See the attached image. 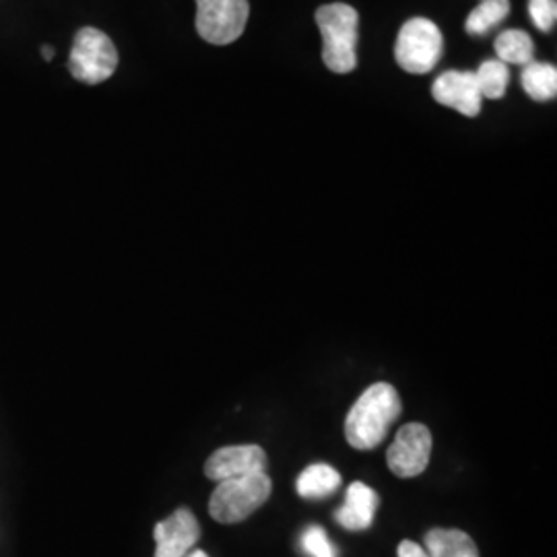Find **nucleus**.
<instances>
[{
  "instance_id": "f8f14e48",
  "label": "nucleus",
  "mask_w": 557,
  "mask_h": 557,
  "mask_svg": "<svg viewBox=\"0 0 557 557\" xmlns=\"http://www.w3.org/2000/svg\"><path fill=\"white\" fill-rule=\"evenodd\" d=\"M430 557H479L475 541L458 529H434L425 535Z\"/></svg>"
},
{
  "instance_id": "20e7f679",
  "label": "nucleus",
  "mask_w": 557,
  "mask_h": 557,
  "mask_svg": "<svg viewBox=\"0 0 557 557\" xmlns=\"http://www.w3.org/2000/svg\"><path fill=\"white\" fill-rule=\"evenodd\" d=\"M444 52V38L438 25L425 17L409 20L398 32L395 59L398 66L411 75L434 71Z\"/></svg>"
},
{
  "instance_id": "423d86ee",
  "label": "nucleus",
  "mask_w": 557,
  "mask_h": 557,
  "mask_svg": "<svg viewBox=\"0 0 557 557\" xmlns=\"http://www.w3.org/2000/svg\"><path fill=\"white\" fill-rule=\"evenodd\" d=\"M197 32L213 46H227L238 40L246 29L250 4L248 0H195Z\"/></svg>"
},
{
  "instance_id": "9b49d317",
  "label": "nucleus",
  "mask_w": 557,
  "mask_h": 557,
  "mask_svg": "<svg viewBox=\"0 0 557 557\" xmlns=\"http://www.w3.org/2000/svg\"><path fill=\"white\" fill-rule=\"evenodd\" d=\"M379 506V494L366 483L356 481L347 487L345 502L335 512V520L347 531H366L372 527Z\"/></svg>"
},
{
  "instance_id": "a211bd4d",
  "label": "nucleus",
  "mask_w": 557,
  "mask_h": 557,
  "mask_svg": "<svg viewBox=\"0 0 557 557\" xmlns=\"http://www.w3.org/2000/svg\"><path fill=\"white\" fill-rule=\"evenodd\" d=\"M301 549L310 557H337V549L326 537L322 527H308L299 539Z\"/></svg>"
},
{
  "instance_id": "ddd939ff",
  "label": "nucleus",
  "mask_w": 557,
  "mask_h": 557,
  "mask_svg": "<svg viewBox=\"0 0 557 557\" xmlns=\"http://www.w3.org/2000/svg\"><path fill=\"white\" fill-rule=\"evenodd\" d=\"M338 487H341V475H338L337 469H333L331 465H324V462H317V465H310L308 469H304L298 478V483H296L299 496L308 499L326 498V496L335 494Z\"/></svg>"
},
{
  "instance_id": "2eb2a0df",
  "label": "nucleus",
  "mask_w": 557,
  "mask_h": 557,
  "mask_svg": "<svg viewBox=\"0 0 557 557\" xmlns=\"http://www.w3.org/2000/svg\"><path fill=\"white\" fill-rule=\"evenodd\" d=\"M496 54L504 64L527 66L533 62L535 41L522 29H506L496 38Z\"/></svg>"
},
{
  "instance_id": "4be33fe9",
  "label": "nucleus",
  "mask_w": 557,
  "mask_h": 557,
  "mask_svg": "<svg viewBox=\"0 0 557 557\" xmlns=\"http://www.w3.org/2000/svg\"><path fill=\"white\" fill-rule=\"evenodd\" d=\"M184 557H209L205 552H200V549H193L190 554H186Z\"/></svg>"
},
{
  "instance_id": "aec40b11",
  "label": "nucleus",
  "mask_w": 557,
  "mask_h": 557,
  "mask_svg": "<svg viewBox=\"0 0 557 557\" xmlns=\"http://www.w3.org/2000/svg\"><path fill=\"white\" fill-rule=\"evenodd\" d=\"M398 557H430L423 547H419L413 541H403L397 547Z\"/></svg>"
},
{
  "instance_id": "6e6552de",
  "label": "nucleus",
  "mask_w": 557,
  "mask_h": 557,
  "mask_svg": "<svg viewBox=\"0 0 557 557\" xmlns=\"http://www.w3.org/2000/svg\"><path fill=\"white\" fill-rule=\"evenodd\" d=\"M267 455L257 444L223 446L205 462V475L213 481L246 478L252 473H264Z\"/></svg>"
},
{
  "instance_id": "9d476101",
  "label": "nucleus",
  "mask_w": 557,
  "mask_h": 557,
  "mask_svg": "<svg viewBox=\"0 0 557 557\" xmlns=\"http://www.w3.org/2000/svg\"><path fill=\"white\" fill-rule=\"evenodd\" d=\"M432 96L434 100L455 108L462 116L475 119L481 112V91H479L475 73L471 71H448L440 75L438 79L432 85Z\"/></svg>"
},
{
  "instance_id": "dca6fc26",
  "label": "nucleus",
  "mask_w": 557,
  "mask_h": 557,
  "mask_svg": "<svg viewBox=\"0 0 557 557\" xmlns=\"http://www.w3.org/2000/svg\"><path fill=\"white\" fill-rule=\"evenodd\" d=\"M510 0H481L465 21V29L471 36H485L508 17Z\"/></svg>"
},
{
  "instance_id": "f03ea898",
  "label": "nucleus",
  "mask_w": 557,
  "mask_h": 557,
  "mask_svg": "<svg viewBox=\"0 0 557 557\" xmlns=\"http://www.w3.org/2000/svg\"><path fill=\"white\" fill-rule=\"evenodd\" d=\"M322 34V60L329 71L347 75L358 66V11L351 4L333 2L320 7L314 15Z\"/></svg>"
},
{
  "instance_id": "f257e3e1",
  "label": "nucleus",
  "mask_w": 557,
  "mask_h": 557,
  "mask_svg": "<svg viewBox=\"0 0 557 557\" xmlns=\"http://www.w3.org/2000/svg\"><path fill=\"white\" fill-rule=\"evenodd\" d=\"M403 411L397 388L388 382H376L361 393L345 419V438L351 448L374 450L386 438L391 425Z\"/></svg>"
},
{
  "instance_id": "1a4fd4ad",
  "label": "nucleus",
  "mask_w": 557,
  "mask_h": 557,
  "mask_svg": "<svg viewBox=\"0 0 557 557\" xmlns=\"http://www.w3.org/2000/svg\"><path fill=\"white\" fill-rule=\"evenodd\" d=\"M153 537L158 543L156 557H184L199 543V520L188 508H178L172 517L158 522Z\"/></svg>"
},
{
  "instance_id": "0eeeda50",
  "label": "nucleus",
  "mask_w": 557,
  "mask_h": 557,
  "mask_svg": "<svg viewBox=\"0 0 557 557\" xmlns=\"http://www.w3.org/2000/svg\"><path fill=\"white\" fill-rule=\"evenodd\" d=\"M432 457V432L423 423H407L386 453L388 469L400 479L421 475Z\"/></svg>"
},
{
  "instance_id": "7ed1b4c3",
  "label": "nucleus",
  "mask_w": 557,
  "mask_h": 557,
  "mask_svg": "<svg viewBox=\"0 0 557 557\" xmlns=\"http://www.w3.org/2000/svg\"><path fill=\"white\" fill-rule=\"evenodd\" d=\"M273 490L271 478L264 473H252L246 478L220 481L209 499V512L221 524H236L269 499Z\"/></svg>"
},
{
  "instance_id": "4468645a",
  "label": "nucleus",
  "mask_w": 557,
  "mask_h": 557,
  "mask_svg": "<svg viewBox=\"0 0 557 557\" xmlns=\"http://www.w3.org/2000/svg\"><path fill=\"white\" fill-rule=\"evenodd\" d=\"M522 87L531 100H554L557 96L556 66L547 62H529L522 71Z\"/></svg>"
},
{
  "instance_id": "f3484780",
  "label": "nucleus",
  "mask_w": 557,
  "mask_h": 557,
  "mask_svg": "<svg viewBox=\"0 0 557 557\" xmlns=\"http://www.w3.org/2000/svg\"><path fill=\"white\" fill-rule=\"evenodd\" d=\"M475 79H478L481 98L502 100L510 83V69L499 60H485L479 66Z\"/></svg>"
},
{
  "instance_id": "39448f33",
  "label": "nucleus",
  "mask_w": 557,
  "mask_h": 557,
  "mask_svg": "<svg viewBox=\"0 0 557 557\" xmlns=\"http://www.w3.org/2000/svg\"><path fill=\"white\" fill-rule=\"evenodd\" d=\"M116 46L103 32L96 27H83L77 32L69 59V71L75 79L87 85H100L116 73Z\"/></svg>"
},
{
  "instance_id": "412c9836",
  "label": "nucleus",
  "mask_w": 557,
  "mask_h": 557,
  "mask_svg": "<svg viewBox=\"0 0 557 557\" xmlns=\"http://www.w3.org/2000/svg\"><path fill=\"white\" fill-rule=\"evenodd\" d=\"M41 57L46 60L52 59L54 57V50L50 48V46H44V50H41Z\"/></svg>"
},
{
  "instance_id": "6ab92c4d",
  "label": "nucleus",
  "mask_w": 557,
  "mask_h": 557,
  "mask_svg": "<svg viewBox=\"0 0 557 557\" xmlns=\"http://www.w3.org/2000/svg\"><path fill=\"white\" fill-rule=\"evenodd\" d=\"M529 15L539 32H552L557 21L556 0H529Z\"/></svg>"
}]
</instances>
